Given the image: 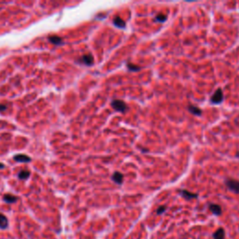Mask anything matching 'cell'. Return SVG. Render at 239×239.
Returning a JSON list of instances; mask_svg holds the SVG:
<instances>
[{
    "label": "cell",
    "instance_id": "1",
    "mask_svg": "<svg viewBox=\"0 0 239 239\" xmlns=\"http://www.w3.org/2000/svg\"><path fill=\"white\" fill-rule=\"evenodd\" d=\"M111 107L119 112H126V110L128 109L127 105L122 100H113L111 102Z\"/></svg>",
    "mask_w": 239,
    "mask_h": 239
},
{
    "label": "cell",
    "instance_id": "2",
    "mask_svg": "<svg viewBox=\"0 0 239 239\" xmlns=\"http://www.w3.org/2000/svg\"><path fill=\"white\" fill-rule=\"evenodd\" d=\"M226 186L230 191H232L235 193H239V181L234 180V179H226L225 181Z\"/></svg>",
    "mask_w": 239,
    "mask_h": 239
},
{
    "label": "cell",
    "instance_id": "3",
    "mask_svg": "<svg viewBox=\"0 0 239 239\" xmlns=\"http://www.w3.org/2000/svg\"><path fill=\"white\" fill-rule=\"evenodd\" d=\"M222 100H223V92L221 91V89H218L214 95H213L211 102L213 104H219L222 102Z\"/></svg>",
    "mask_w": 239,
    "mask_h": 239
},
{
    "label": "cell",
    "instance_id": "4",
    "mask_svg": "<svg viewBox=\"0 0 239 239\" xmlns=\"http://www.w3.org/2000/svg\"><path fill=\"white\" fill-rule=\"evenodd\" d=\"M13 158L15 161L19 162V163H29V162H31V158L24 154H17Z\"/></svg>",
    "mask_w": 239,
    "mask_h": 239
},
{
    "label": "cell",
    "instance_id": "5",
    "mask_svg": "<svg viewBox=\"0 0 239 239\" xmlns=\"http://www.w3.org/2000/svg\"><path fill=\"white\" fill-rule=\"evenodd\" d=\"M209 209H210V211L214 215L219 216L221 214V207L219 206V204H209Z\"/></svg>",
    "mask_w": 239,
    "mask_h": 239
},
{
    "label": "cell",
    "instance_id": "6",
    "mask_svg": "<svg viewBox=\"0 0 239 239\" xmlns=\"http://www.w3.org/2000/svg\"><path fill=\"white\" fill-rule=\"evenodd\" d=\"M81 62L86 65H92L93 63V57L92 54H85L81 57Z\"/></svg>",
    "mask_w": 239,
    "mask_h": 239
},
{
    "label": "cell",
    "instance_id": "7",
    "mask_svg": "<svg viewBox=\"0 0 239 239\" xmlns=\"http://www.w3.org/2000/svg\"><path fill=\"white\" fill-rule=\"evenodd\" d=\"M112 180L117 184H122L123 181V176L120 172H115L112 176Z\"/></svg>",
    "mask_w": 239,
    "mask_h": 239
},
{
    "label": "cell",
    "instance_id": "8",
    "mask_svg": "<svg viewBox=\"0 0 239 239\" xmlns=\"http://www.w3.org/2000/svg\"><path fill=\"white\" fill-rule=\"evenodd\" d=\"M213 237H214V239H224V237H225L224 230L222 228L218 229L217 231L214 233V234H213Z\"/></svg>",
    "mask_w": 239,
    "mask_h": 239
},
{
    "label": "cell",
    "instance_id": "9",
    "mask_svg": "<svg viewBox=\"0 0 239 239\" xmlns=\"http://www.w3.org/2000/svg\"><path fill=\"white\" fill-rule=\"evenodd\" d=\"M113 23H114V24L116 25V26L119 27V28H123L125 26V22L120 16L115 17L114 20H113Z\"/></svg>",
    "mask_w": 239,
    "mask_h": 239
},
{
    "label": "cell",
    "instance_id": "10",
    "mask_svg": "<svg viewBox=\"0 0 239 239\" xmlns=\"http://www.w3.org/2000/svg\"><path fill=\"white\" fill-rule=\"evenodd\" d=\"M179 192H180V194L186 199H193V198L197 197V194H196V193H192V192H188V191H185V190L179 191Z\"/></svg>",
    "mask_w": 239,
    "mask_h": 239
},
{
    "label": "cell",
    "instance_id": "11",
    "mask_svg": "<svg viewBox=\"0 0 239 239\" xmlns=\"http://www.w3.org/2000/svg\"><path fill=\"white\" fill-rule=\"evenodd\" d=\"M189 109V111L191 113H192L193 115H196V116H200L202 114V110L198 107H195V106H190L188 107Z\"/></svg>",
    "mask_w": 239,
    "mask_h": 239
},
{
    "label": "cell",
    "instance_id": "12",
    "mask_svg": "<svg viewBox=\"0 0 239 239\" xmlns=\"http://www.w3.org/2000/svg\"><path fill=\"white\" fill-rule=\"evenodd\" d=\"M49 40L52 42V43L55 44V45H59L63 43V40L60 37H57V36H50L49 37Z\"/></svg>",
    "mask_w": 239,
    "mask_h": 239
},
{
    "label": "cell",
    "instance_id": "13",
    "mask_svg": "<svg viewBox=\"0 0 239 239\" xmlns=\"http://www.w3.org/2000/svg\"><path fill=\"white\" fill-rule=\"evenodd\" d=\"M7 226H8V219L3 214L0 213V228L5 229L7 228Z\"/></svg>",
    "mask_w": 239,
    "mask_h": 239
},
{
    "label": "cell",
    "instance_id": "14",
    "mask_svg": "<svg viewBox=\"0 0 239 239\" xmlns=\"http://www.w3.org/2000/svg\"><path fill=\"white\" fill-rule=\"evenodd\" d=\"M4 201L7 202V203L11 204V203H14V202L17 201V197H15V196H13L11 194H5V196H4Z\"/></svg>",
    "mask_w": 239,
    "mask_h": 239
},
{
    "label": "cell",
    "instance_id": "15",
    "mask_svg": "<svg viewBox=\"0 0 239 239\" xmlns=\"http://www.w3.org/2000/svg\"><path fill=\"white\" fill-rule=\"evenodd\" d=\"M30 176V173L28 171H21L18 175L20 179H26Z\"/></svg>",
    "mask_w": 239,
    "mask_h": 239
},
{
    "label": "cell",
    "instance_id": "16",
    "mask_svg": "<svg viewBox=\"0 0 239 239\" xmlns=\"http://www.w3.org/2000/svg\"><path fill=\"white\" fill-rule=\"evenodd\" d=\"M166 19H167V17L165 15H164V14H158L156 16V18H155V21H157L159 23H164V22L166 21Z\"/></svg>",
    "mask_w": 239,
    "mask_h": 239
},
{
    "label": "cell",
    "instance_id": "17",
    "mask_svg": "<svg viewBox=\"0 0 239 239\" xmlns=\"http://www.w3.org/2000/svg\"><path fill=\"white\" fill-rule=\"evenodd\" d=\"M127 67H128V69L132 70V71H138L140 69L138 65H135L133 64H127Z\"/></svg>",
    "mask_w": 239,
    "mask_h": 239
},
{
    "label": "cell",
    "instance_id": "18",
    "mask_svg": "<svg viewBox=\"0 0 239 239\" xmlns=\"http://www.w3.org/2000/svg\"><path fill=\"white\" fill-rule=\"evenodd\" d=\"M165 209H166V207H164V206L160 207L157 209V214H162V213H164V212L165 211Z\"/></svg>",
    "mask_w": 239,
    "mask_h": 239
},
{
    "label": "cell",
    "instance_id": "19",
    "mask_svg": "<svg viewBox=\"0 0 239 239\" xmlns=\"http://www.w3.org/2000/svg\"><path fill=\"white\" fill-rule=\"evenodd\" d=\"M7 109V106L5 105H0V111H4Z\"/></svg>",
    "mask_w": 239,
    "mask_h": 239
},
{
    "label": "cell",
    "instance_id": "20",
    "mask_svg": "<svg viewBox=\"0 0 239 239\" xmlns=\"http://www.w3.org/2000/svg\"><path fill=\"white\" fill-rule=\"evenodd\" d=\"M2 168H4V165L0 163V169H2Z\"/></svg>",
    "mask_w": 239,
    "mask_h": 239
},
{
    "label": "cell",
    "instance_id": "21",
    "mask_svg": "<svg viewBox=\"0 0 239 239\" xmlns=\"http://www.w3.org/2000/svg\"><path fill=\"white\" fill-rule=\"evenodd\" d=\"M237 157H238V158H239V152H238V153H237Z\"/></svg>",
    "mask_w": 239,
    "mask_h": 239
}]
</instances>
